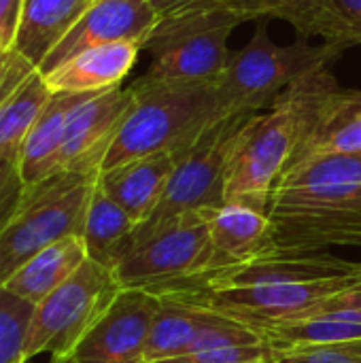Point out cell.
I'll use <instances>...</instances> for the list:
<instances>
[{"label":"cell","mask_w":361,"mask_h":363,"mask_svg":"<svg viewBox=\"0 0 361 363\" xmlns=\"http://www.w3.org/2000/svg\"><path fill=\"white\" fill-rule=\"evenodd\" d=\"M130 85L134 102L100 172L162 151L174 153L179 160L204 132L230 115L217 85L211 83H162L138 77Z\"/></svg>","instance_id":"6da1fadb"},{"label":"cell","mask_w":361,"mask_h":363,"mask_svg":"<svg viewBox=\"0 0 361 363\" xmlns=\"http://www.w3.org/2000/svg\"><path fill=\"white\" fill-rule=\"evenodd\" d=\"M326 72L330 68L309 77L272 108L255 113L247 121L228 164L223 187L226 204L247 202L268 211L270 196L300 140L311 96Z\"/></svg>","instance_id":"7a4b0ae2"},{"label":"cell","mask_w":361,"mask_h":363,"mask_svg":"<svg viewBox=\"0 0 361 363\" xmlns=\"http://www.w3.org/2000/svg\"><path fill=\"white\" fill-rule=\"evenodd\" d=\"M343 51V45L330 40L311 45L298 38L291 45H279L260 23L251 40L230 53L217 83L219 98L230 115L268 111L296 85L330 68Z\"/></svg>","instance_id":"3957f363"},{"label":"cell","mask_w":361,"mask_h":363,"mask_svg":"<svg viewBox=\"0 0 361 363\" xmlns=\"http://www.w3.org/2000/svg\"><path fill=\"white\" fill-rule=\"evenodd\" d=\"M243 21V15L228 4L194 6L160 19L143 47L151 55L143 79L217 85L232 53L230 34Z\"/></svg>","instance_id":"277c9868"},{"label":"cell","mask_w":361,"mask_h":363,"mask_svg":"<svg viewBox=\"0 0 361 363\" xmlns=\"http://www.w3.org/2000/svg\"><path fill=\"white\" fill-rule=\"evenodd\" d=\"M98 174L55 172L23 189L17 211L0 234V287L38 251L81 236Z\"/></svg>","instance_id":"5b68a950"},{"label":"cell","mask_w":361,"mask_h":363,"mask_svg":"<svg viewBox=\"0 0 361 363\" xmlns=\"http://www.w3.org/2000/svg\"><path fill=\"white\" fill-rule=\"evenodd\" d=\"M253 115L255 113H234L223 117L177 160L162 202L147 221L134 228L126 253L185 213L217 211L226 204L223 187L228 164L243 128Z\"/></svg>","instance_id":"8992f818"},{"label":"cell","mask_w":361,"mask_h":363,"mask_svg":"<svg viewBox=\"0 0 361 363\" xmlns=\"http://www.w3.org/2000/svg\"><path fill=\"white\" fill-rule=\"evenodd\" d=\"M119 291L121 285L115 272L87 257L66 283L32 308L26 362L38 355H49V359L68 357L109 311Z\"/></svg>","instance_id":"52a82bcc"},{"label":"cell","mask_w":361,"mask_h":363,"mask_svg":"<svg viewBox=\"0 0 361 363\" xmlns=\"http://www.w3.org/2000/svg\"><path fill=\"white\" fill-rule=\"evenodd\" d=\"M211 213H185L134 245L113 270L121 289L157 291L202 274L211 259Z\"/></svg>","instance_id":"ba28073f"},{"label":"cell","mask_w":361,"mask_h":363,"mask_svg":"<svg viewBox=\"0 0 361 363\" xmlns=\"http://www.w3.org/2000/svg\"><path fill=\"white\" fill-rule=\"evenodd\" d=\"M162 298L147 289H121L100 321L64 362L147 363L145 349Z\"/></svg>","instance_id":"9c48e42d"},{"label":"cell","mask_w":361,"mask_h":363,"mask_svg":"<svg viewBox=\"0 0 361 363\" xmlns=\"http://www.w3.org/2000/svg\"><path fill=\"white\" fill-rule=\"evenodd\" d=\"M360 151L361 91L340 89L330 70L321 77L311 96L302 134L285 172L304 162Z\"/></svg>","instance_id":"30bf717a"},{"label":"cell","mask_w":361,"mask_h":363,"mask_svg":"<svg viewBox=\"0 0 361 363\" xmlns=\"http://www.w3.org/2000/svg\"><path fill=\"white\" fill-rule=\"evenodd\" d=\"M132 102V85L89 94L68 119L57 172L98 174Z\"/></svg>","instance_id":"8fae6325"},{"label":"cell","mask_w":361,"mask_h":363,"mask_svg":"<svg viewBox=\"0 0 361 363\" xmlns=\"http://www.w3.org/2000/svg\"><path fill=\"white\" fill-rule=\"evenodd\" d=\"M160 17L149 0H91L79 21L40 64V72L57 68L72 55L111 43H138L145 47Z\"/></svg>","instance_id":"7c38bea8"},{"label":"cell","mask_w":361,"mask_h":363,"mask_svg":"<svg viewBox=\"0 0 361 363\" xmlns=\"http://www.w3.org/2000/svg\"><path fill=\"white\" fill-rule=\"evenodd\" d=\"M53 91L43 72L13 47L0 55V157H19L21 145Z\"/></svg>","instance_id":"4fadbf2b"},{"label":"cell","mask_w":361,"mask_h":363,"mask_svg":"<svg viewBox=\"0 0 361 363\" xmlns=\"http://www.w3.org/2000/svg\"><path fill=\"white\" fill-rule=\"evenodd\" d=\"M270 242L268 211L230 202L211 213V259L202 274L264 257Z\"/></svg>","instance_id":"5bb4252c"},{"label":"cell","mask_w":361,"mask_h":363,"mask_svg":"<svg viewBox=\"0 0 361 363\" xmlns=\"http://www.w3.org/2000/svg\"><path fill=\"white\" fill-rule=\"evenodd\" d=\"M174 166V153H151L98 172V185L140 225L162 202Z\"/></svg>","instance_id":"9a60e30c"},{"label":"cell","mask_w":361,"mask_h":363,"mask_svg":"<svg viewBox=\"0 0 361 363\" xmlns=\"http://www.w3.org/2000/svg\"><path fill=\"white\" fill-rule=\"evenodd\" d=\"M140 49L143 45L130 40L91 47L62 62L43 77L51 91L89 94L113 89L119 87L136 66Z\"/></svg>","instance_id":"2e32d148"},{"label":"cell","mask_w":361,"mask_h":363,"mask_svg":"<svg viewBox=\"0 0 361 363\" xmlns=\"http://www.w3.org/2000/svg\"><path fill=\"white\" fill-rule=\"evenodd\" d=\"M94 94V91H89ZM72 91H53L28 138L21 145L17 166L26 185L43 181L57 172V155L72 111L89 96Z\"/></svg>","instance_id":"e0dca14e"},{"label":"cell","mask_w":361,"mask_h":363,"mask_svg":"<svg viewBox=\"0 0 361 363\" xmlns=\"http://www.w3.org/2000/svg\"><path fill=\"white\" fill-rule=\"evenodd\" d=\"M87 259V249L81 236L62 238L47 249L30 257L2 289L17 296L19 300L36 306L51 296L62 283H66Z\"/></svg>","instance_id":"ac0fdd59"},{"label":"cell","mask_w":361,"mask_h":363,"mask_svg":"<svg viewBox=\"0 0 361 363\" xmlns=\"http://www.w3.org/2000/svg\"><path fill=\"white\" fill-rule=\"evenodd\" d=\"M91 0H26L13 49L40 68Z\"/></svg>","instance_id":"d6986e66"},{"label":"cell","mask_w":361,"mask_h":363,"mask_svg":"<svg viewBox=\"0 0 361 363\" xmlns=\"http://www.w3.org/2000/svg\"><path fill=\"white\" fill-rule=\"evenodd\" d=\"M136 228V221L115 202L104 189L94 185L85 221H83V245L87 249V257L115 270L128 249V240Z\"/></svg>","instance_id":"ffe728a7"},{"label":"cell","mask_w":361,"mask_h":363,"mask_svg":"<svg viewBox=\"0 0 361 363\" xmlns=\"http://www.w3.org/2000/svg\"><path fill=\"white\" fill-rule=\"evenodd\" d=\"M257 334L264 345H268L281 355L304 347L361 340V321H351L343 313H321V315L287 319L268 325Z\"/></svg>","instance_id":"44dd1931"},{"label":"cell","mask_w":361,"mask_h":363,"mask_svg":"<svg viewBox=\"0 0 361 363\" xmlns=\"http://www.w3.org/2000/svg\"><path fill=\"white\" fill-rule=\"evenodd\" d=\"M213 317L215 313L209 308H200L174 298H162V306L155 313L147 340L145 362L157 363L185 355L200 330Z\"/></svg>","instance_id":"7402d4cb"},{"label":"cell","mask_w":361,"mask_h":363,"mask_svg":"<svg viewBox=\"0 0 361 363\" xmlns=\"http://www.w3.org/2000/svg\"><path fill=\"white\" fill-rule=\"evenodd\" d=\"M232 6L249 19H281L294 26L298 38L319 36L323 0H232Z\"/></svg>","instance_id":"603a6c76"},{"label":"cell","mask_w":361,"mask_h":363,"mask_svg":"<svg viewBox=\"0 0 361 363\" xmlns=\"http://www.w3.org/2000/svg\"><path fill=\"white\" fill-rule=\"evenodd\" d=\"M32 308L34 306L0 287V363H28L26 336Z\"/></svg>","instance_id":"cb8c5ba5"},{"label":"cell","mask_w":361,"mask_h":363,"mask_svg":"<svg viewBox=\"0 0 361 363\" xmlns=\"http://www.w3.org/2000/svg\"><path fill=\"white\" fill-rule=\"evenodd\" d=\"M319 36L345 49L361 45V0H323Z\"/></svg>","instance_id":"d4e9b609"},{"label":"cell","mask_w":361,"mask_h":363,"mask_svg":"<svg viewBox=\"0 0 361 363\" xmlns=\"http://www.w3.org/2000/svg\"><path fill=\"white\" fill-rule=\"evenodd\" d=\"M279 353L268 345H251V347H221L198 351L172 359H164L157 363H277Z\"/></svg>","instance_id":"484cf974"},{"label":"cell","mask_w":361,"mask_h":363,"mask_svg":"<svg viewBox=\"0 0 361 363\" xmlns=\"http://www.w3.org/2000/svg\"><path fill=\"white\" fill-rule=\"evenodd\" d=\"M277 363H361V340L294 349L281 353Z\"/></svg>","instance_id":"4316f807"},{"label":"cell","mask_w":361,"mask_h":363,"mask_svg":"<svg viewBox=\"0 0 361 363\" xmlns=\"http://www.w3.org/2000/svg\"><path fill=\"white\" fill-rule=\"evenodd\" d=\"M23 189L26 183L19 174L17 162L0 157V234L11 221L13 213L17 211Z\"/></svg>","instance_id":"83f0119b"},{"label":"cell","mask_w":361,"mask_h":363,"mask_svg":"<svg viewBox=\"0 0 361 363\" xmlns=\"http://www.w3.org/2000/svg\"><path fill=\"white\" fill-rule=\"evenodd\" d=\"M336 311H357L361 315V283L357 287L349 289V291H343L334 298H328L319 304H315L313 308L304 311L302 315L298 317H306V315H319V313H336ZM296 317V319H298Z\"/></svg>","instance_id":"f1b7e54d"},{"label":"cell","mask_w":361,"mask_h":363,"mask_svg":"<svg viewBox=\"0 0 361 363\" xmlns=\"http://www.w3.org/2000/svg\"><path fill=\"white\" fill-rule=\"evenodd\" d=\"M26 0H0V40L4 49H11L19 28Z\"/></svg>","instance_id":"f546056e"},{"label":"cell","mask_w":361,"mask_h":363,"mask_svg":"<svg viewBox=\"0 0 361 363\" xmlns=\"http://www.w3.org/2000/svg\"><path fill=\"white\" fill-rule=\"evenodd\" d=\"M149 2H151V6L160 19H166V17H172L177 13L189 11L194 6H204V4H228V6H232V0H149Z\"/></svg>","instance_id":"4dcf8cb0"},{"label":"cell","mask_w":361,"mask_h":363,"mask_svg":"<svg viewBox=\"0 0 361 363\" xmlns=\"http://www.w3.org/2000/svg\"><path fill=\"white\" fill-rule=\"evenodd\" d=\"M49 363H68V362H64V359H49Z\"/></svg>","instance_id":"1f68e13d"},{"label":"cell","mask_w":361,"mask_h":363,"mask_svg":"<svg viewBox=\"0 0 361 363\" xmlns=\"http://www.w3.org/2000/svg\"><path fill=\"white\" fill-rule=\"evenodd\" d=\"M4 51H6V49H4V45H2V40H0V55H2Z\"/></svg>","instance_id":"d6a6232c"}]
</instances>
